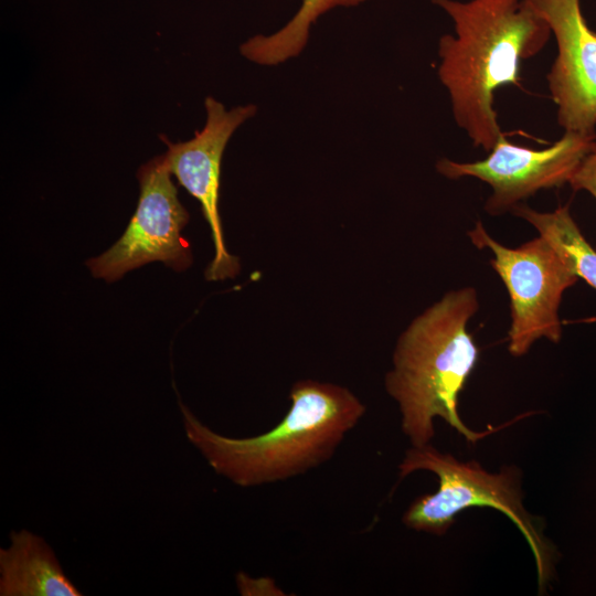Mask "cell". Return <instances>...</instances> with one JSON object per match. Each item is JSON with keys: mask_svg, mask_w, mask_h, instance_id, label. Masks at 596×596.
<instances>
[{"mask_svg": "<svg viewBox=\"0 0 596 596\" xmlns=\"http://www.w3.org/2000/svg\"><path fill=\"white\" fill-rule=\"evenodd\" d=\"M1 596H81L45 540L25 529L0 549Z\"/></svg>", "mask_w": 596, "mask_h": 596, "instance_id": "10", "label": "cell"}, {"mask_svg": "<svg viewBox=\"0 0 596 596\" xmlns=\"http://www.w3.org/2000/svg\"><path fill=\"white\" fill-rule=\"evenodd\" d=\"M171 175L163 155L139 168L136 212L120 238L86 262L94 277L113 283L151 262H161L174 272L192 264L191 246L182 235L190 216L178 199Z\"/></svg>", "mask_w": 596, "mask_h": 596, "instance_id": "6", "label": "cell"}, {"mask_svg": "<svg viewBox=\"0 0 596 596\" xmlns=\"http://www.w3.org/2000/svg\"><path fill=\"white\" fill-rule=\"evenodd\" d=\"M453 20L455 35L438 41V77L456 124L489 152L503 134L494 93L521 87V64L547 43L551 30L526 0H432Z\"/></svg>", "mask_w": 596, "mask_h": 596, "instance_id": "1", "label": "cell"}, {"mask_svg": "<svg viewBox=\"0 0 596 596\" xmlns=\"http://www.w3.org/2000/svg\"><path fill=\"white\" fill-rule=\"evenodd\" d=\"M478 308L475 288L450 290L417 316L397 340L385 390L398 404L402 430L414 447L430 444L436 417L470 443L503 427L475 432L458 412L460 392L479 358L467 329Z\"/></svg>", "mask_w": 596, "mask_h": 596, "instance_id": "3", "label": "cell"}, {"mask_svg": "<svg viewBox=\"0 0 596 596\" xmlns=\"http://www.w3.org/2000/svg\"><path fill=\"white\" fill-rule=\"evenodd\" d=\"M369 0H302L292 18L272 34H257L240 47L248 61L275 66L298 56L308 43L311 26L332 9L360 6Z\"/></svg>", "mask_w": 596, "mask_h": 596, "instance_id": "11", "label": "cell"}, {"mask_svg": "<svg viewBox=\"0 0 596 596\" xmlns=\"http://www.w3.org/2000/svg\"><path fill=\"white\" fill-rule=\"evenodd\" d=\"M596 135L565 131L551 146L535 150L509 141L502 134L488 156L475 162L440 159L437 171L448 179L472 177L488 183L485 210L491 215L511 212L542 189L568 183L582 161L596 148Z\"/></svg>", "mask_w": 596, "mask_h": 596, "instance_id": "7", "label": "cell"}, {"mask_svg": "<svg viewBox=\"0 0 596 596\" xmlns=\"http://www.w3.org/2000/svg\"><path fill=\"white\" fill-rule=\"evenodd\" d=\"M546 22L557 54L546 79L564 131L595 135L596 32L579 0H526Z\"/></svg>", "mask_w": 596, "mask_h": 596, "instance_id": "9", "label": "cell"}, {"mask_svg": "<svg viewBox=\"0 0 596 596\" xmlns=\"http://www.w3.org/2000/svg\"><path fill=\"white\" fill-rule=\"evenodd\" d=\"M206 119L203 128L187 141L172 143L166 138V164L180 185L201 204L214 245V256L205 269L206 280L235 277L240 263L226 249L219 212L221 162L226 145L245 121L255 116L253 104L231 109L213 97L204 102Z\"/></svg>", "mask_w": 596, "mask_h": 596, "instance_id": "8", "label": "cell"}, {"mask_svg": "<svg viewBox=\"0 0 596 596\" xmlns=\"http://www.w3.org/2000/svg\"><path fill=\"white\" fill-rule=\"evenodd\" d=\"M468 236L476 247L492 253L491 266L508 290L509 352L522 356L541 338L557 343L562 337L561 300L578 280L567 258L541 235L515 248L507 247L493 240L480 221Z\"/></svg>", "mask_w": 596, "mask_h": 596, "instance_id": "5", "label": "cell"}, {"mask_svg": "<svg viewBox=\"0 0 596 596\" xmlns=\"http://www.w3.org/2000/svg\"><path fill=\"white\" fill-rule=\"evenodd\" d=\"M428 470L439 480L438 490L418 497L405 511L403 523L419 532L441 535L465 509L492 508L505 514L521 531L531 549L538 571L539 588H546L554 572L556 550L545 539L536 519L523 507L520 470L503 468L486 471L478 462H464L430 444L412 446L398 465V477Z\"/></svg>", "mask_w": 596, "mask_h": 596, "instance_id": "4", "label": "cell"}, {"mask_svg": "<svg viewBox=\"0 0 596 596\" xmlns=\"http://www.w3.org/2000/svg\"><path fill=\"white\" fill-rule=\"evenodd\" d=\"M511 212L529 222L567 258L578 278L596 289V248L582 234L568 206L539 212L525 204H518Z\"/></svg>", "mask_w": 596, "mask_h": 596, "instance_id": "12", "label": "cell"}, {"mask_svg": "<svg viewBox=\"0 0 596 596\" xmlns=\"http://www.w3.org/2000/svg\"><path fill=\"white\" fill-rule=\"evenodd\" d=\"M291 405L270 430L246 438L213 432L179 401L188 440L211 468L240 487L283 481L324 464L365 413L349 389L313 380L296 382Z\"/></svg>", "mask_w": 596, "mask_h": 596, "instance_id": "2", "label": "cell"}, {"mask_svg": "<svg viewBox=\"0 0 596 596\" xmlns=\"http://www.w3.org/2000/svg\"><path fill=\"white\" fill-rule=\"evenodd\" d=\"M568 183L575 191H587L596 201V148L582 161Z\"/></svg>", "mask_w": 596, "mask_h": 596, "instance_id": "13", "label": "cell"}]
</instances>
